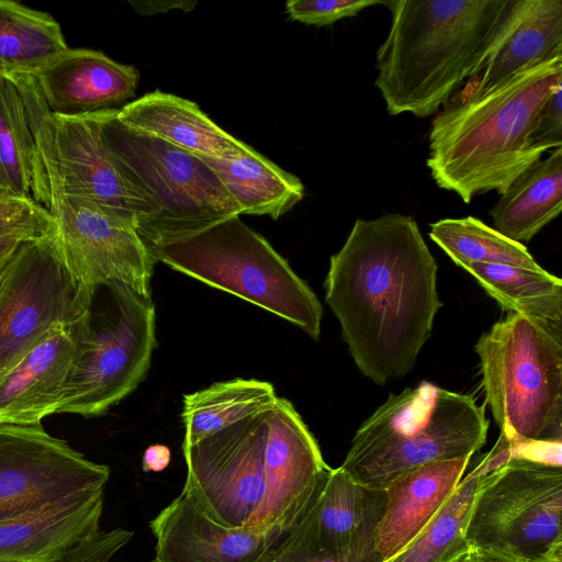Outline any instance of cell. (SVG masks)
<instances>
[{
  "label": "cell",
  "instance_id": "cell-1",
  "mask_svg": "<svg viewBox=\"0 0 562 562\" xmlns=\"http://www.w3.org/2000/svg\"><path fill=\"white\" fill-rule=\"evenodd\" d=\"M437 262L409 215L358 218L330 257L325 301L359 371L378 385L414 368L442 306Z\"/></svg>",
  "mask_w": 562,
  "mask_h": 562
},
{
  "label": "cell",
  "instance_id": "cell-2",
  "mask_svg": "<svg viewBox=\"0 0 562 562\" xmlns=\"http://www.w3.org/2000/svg\"><path fill=\"white\" fill-rule=\"evenodd\" d=\"M562 85V56L540 63L480 95L459 99L432 120L426 164L436 184L464 203L503 194L542 154L530 146L535 120Z\"/></svg>",
  "mask_w": 562,
  "mask_h": 562
},
{
  "label": "cell",
  "instance_id": "cell-3",
  "mask_svg": "<svg viewBox=\"0 0 562 562\" xmlns=\"http://www.w3.org/2000/svg\"><path fill=\"white\" fill-rule=\"evenodd\" d=\"M510 0H393L375 87L391 115L435 114L486 58Z\"/></svg>",
  "mask_w": 562,
  "mask_h": 562
},
{
  "label": "cell",
  "instance_id": "cell-4",
  "mask_svg": "<svg viewBox=\"0 0 562 562\" xmlns=\"http://www.w3.org/2000/svg\"><path fill=\"white\" fill-rule=\"evenodd\" d=\"M490 420L471 396L422 381L391 394L356 431L339 468L355 482L385 491L420 467L473 457Z\"/></svg>",
  "mask_w": 562,
  "mask_h": 562
},
{
  "label": "cell",
  "instance_id": "cell-5",
  "mask_svg": "<svg viewBox=\"0 0 562 562\" xmlns=\"http://www.w3.org/2000/svg\"><path fill=\"white\" fill-rule=\"evenodd\" d=\"M116 111L103 112L101 137L132 201L134 227L149 250L241 215L202 157L131 130Z\"/></svg>",
  "mask_w": 562,
  "mask_h": 562
},
{
  "label": "cell",
  "instance_id": "cell-6",
  "mask_svg": "<svg viewBox=\"0 0 562 562\" xmlns=\"http://www.w3.org/2000/svg\"><path fill=\"white\" fill-rule=\"evenodd\" d=\"M474 350L501 436L514 443L561 442L562 326L509 313Z\"/></svg>",
  "mask_w": 562,
  "mask_h": 562
},
{
  "label": "cell",
  "instance_id": "cell-7",
  "mask_svg": "<svg viewBox=\"0 0 562 562\" xmlns=\"http://www.w3.org/2000/svg\"><path fill=\"white\" fill-rule=\"evenodd\" d=\"M156 261L321 335L323 306L289 262L239 215L153 248Z\"/></svg>",
  "mask_w": 562,
  "mask_h": 562
},
{
  "label": "cell",
  "instance_id": "cell-8",
  "mask_svg": "<svg viewBox=\"0 0 562 562\" xmlns=\"http://www.w3.org/2000/svg\"><path fill=\"white\" fill-rule=\"evenodd\" d=\"M544 443L510 442L473 504L469 549L507 562H562V467L537 453Z\"/></svg>",
  "mask_w": 562,
  "mask_h": 562
},
{
  "label": "cell",
  "instance_id": "cell-9",
  "mask_svg": "<svg viewBox=\"0 0 562 562\" xmlns=\"http://www.w3.org/2000/svg\"><path fill=\"white\" fill-rule=\"evenodd\" d=\"M89 311L71 330L76 356L58 413L103 415L146 376L156 347L150 296L110 282L100 285Z\"/></svg>",
  "mask_w": 562,
  "mask_h": 562
},
{
  "label": "cell",
  "instance_id": "cell-10",
  "mask_svg": "<svg viewBox=\"0 0 562 562\" xmlns=\"http://www.w3.org/2000/svg\"><path fill=\"white\" fill-rule=\"evenodd\" d=\"M19 87L35 142L32 198L91 201L134 226L130 195L101 137L102 112L63 116L47 108L33 76L12 78Z\"/></svg>",
  "mask_w": 562,
  "mask_h": 562
},
{
  "label": "cell",
  "instance_id": "cell-11",
  "mask_svg": "<svg viewBox=\"0 0 562 562\" xmlns=\"http://www.w3.org/2000/svg\"><path fill=\"white\" fill-rule=\"evenodd\" d=\"M94 293L68 269L56 232L25 240L0 286V376L54 329L80 319Z\"/></svg>",
  "mask_w": 562,
  "mask_h": 562
},
{
  "label": "cell",
  "instance_id": "cell-12",
  "mask_svg": "<svg viewBox=\"0 0 562 562\" xmlns=\"http://www.w3.org/2000/svg\"><path fill=\"white\" fill-rule=\"evenodd\" d=\"M269 409L182 447L187 476L181 494L223 527L246 530L263 502Z\"/></svg>",
  "mask_w": 562,
  "mask_h": 562
},
{
  "label": "cell",
  "instance_id": "cell-13",
  "mask_svg": "<svg viewBox=\"0 0 562 562\" xmlns=\"http://www.w3.org/2000/svg\"><path fill=\"white\" fill-rule=\"evenodd\" d=\"M52 215L63 258L91 292L110 282L150 296L156 262L135 227L100 205L72 195H52L43 205Z\"/></svg>",
  "mask_w": 562,
  "mask_h": 562
},
{
  "label": "cell",
  "instance_id": "cell-14",
  "mask_svg": "<svg viewBox=\"0 0 562 562\" xmlns=\"http://www.w3.org/2000/svg\"><path fill=\"white\" fill-rule=\"evenodd\" d=\"M109 477L108 465L87 459L42 424H0V520L104 490Z\"/></svg>",
  "mask_w": 562,
  "mask_h": 562
},
{
  "label": "cell",
  "instance_id": "cell-15",
  "mask_svg": "<svg viewBox=\"0 0 562 562\" xmlns=\"http://www.w3.org/2000/svg\"><path fill=\"white\" fill-rule=\"evenodd\" d=\"M263 468L265 498L246 530L289 532L315 503L331 468L301 415L283 397L269 409Z\"/></svg>",
  "mask_w": 562,
  "mask_h": 562
},
{
  "label": "cell",
  "instance_id": "cell-16",
  "mask_svg": "<svg viewBox=\"0 0 562 562\" xmlns=\"http://www.w3.org/2000/svg\"><path fill=\"white\" fill-rule=\"evenodd\" d=\"M385 503V491L355 482L339 467L331 469L305 515L314 544L335 558L383 562L375 550V537Z\"/></svg>",
  "mask_w": 562,
  "mask_h": 562
},
{
  "label": "cell",
  "instance_id": "cell-17",
  "mask_svg": "<svg viewBox=\"0 0 562 562\" xmlns=\"http://www.w3.org/2000/svg\"><path fill=\"white\" fill-rule=\"evenodd\" d=\"M33 77L47 108L63 116L120 109L135 95L139 80L134 66L69 47Z\"/></svg>",
  "mask_w": 562,
  "mask_h": 562
},
{
  "label": "cell",
  "instance_id": "cell-18",
  "mask_svg": "<svg viewBox=\"0 0 562 562\" xmlns=\"http://www.w3.org/2000/svg\"><path fill=\"white\" fill-rule=\"evenodd\" d=\"M562 56V1L510 0L480 71L459 99L498 86L519 71Z\"/></svg>",
  "mask_w": 562,
  "mask_h": 562
},
{
  "label": "cell",
  "instance_id": "cell-19",
  "mask_svg": "<svg viewBox=\"0 0 562 562\" xmlns=\"http://www.w3.org/2000/svg\"><path fill=\"white\" fill-rule=\"evenodd\" d=\"M104 490L71 494L0 520V562H59L100 530Z\"/></svg>",
  "mask_w": 562,
  "mask_h": 562
},
{
  "label": "cell",
  "instance_id": "cell-20",
  "mask_svg": "<svg viewBox=\"0 0 562 562\" xmlns=\"http://www.w3.org/2000/svg\"><path fill=\"white\" fill-rule=\"evenodd\" d=\"M158 562H251L288 532L255 533L223 527L182 494L149 524Z\"/></svg>",
  "mask_w": 562,
  "mask_h": 562
},
{
  "label": "cell",
  "instance_id": "cell-21",
  "mask_svg": "<svg viewBox=\"0 0 562 562\" xmlns=\"http://www.w3.org/2000/svg\"><path fill=\"white\" fill-rule=\"evenodd\" d=\"M76 356L70 327L54 329L0 376V424L35 425L61 406Z\"/></svg>",
  "mask_w": 562,
  "mask_h": 562
},
{
  "label": "cell",
  "instance_id": "cell-22",
  "mask_svg": "<svg viewBox=\"0 0 562 562\" xmlns=\"http://www.w3.org/2000/svg\"><path fill=\"white\" fill-rule=\"evenodd\" d=\"M472 457L420 467L385 488L386 503L375 537L383 560L401 552L427 525L462 480Z\"/></svg>",
  "mask_w": 562,
  "mask_h": 562
},
{
  "label": "cell",
  "instance_id": "cell-23",
  "mask_svg": "<svg viewBox=\"0 0 562 562\" xmlns=\"http://www.w3.org/2000/svg\"><path fill=\"white\" fill-rule=\"evenodd\" d=\"M125 126L200 157H228L248 145L213 122L196 103L154 91L127 102L116 111Z\"/></svg>",
  "mask_w": 562,
  "mask_h": 562
},
{
  "label": "cell",
  "instance_id": "cell-24",
  "mask_svg": "<svg viewBox=\"0 0 562 562\" xmlns=\"http://www.w3.org/2000/svg\"><path fill=\"white\" fill-rule=\"evenodd\" d=\"M510 443L499 435L491 451L459 482L422 531L385 562H454L468 550L465 532L473 504Z\"/></svg>",
  "mask_w": 562,
  "mask_h": 562
},
{
  "label": "cell",
  "instance_id": "cell-25",
  "mask_svg": "<svg viewBox=\"0 0 562 562\" xmlns=\"http://www.w3.org/2000/svg\"><path fill=\"white\" fill-rule=\"evenodd\" d=\"M562 210V147L515 179L490 211L494 228L521 243L531 240Z\"/></svg>",
  "mask_w": 562,
  "mask_h": 562
},
{
  "label": "cell",
  "instance_id": "cell-26",
  "mask_svg": "<svg viewBox=\"0 0 562 562\" xmlns=\"http://www.w3.org/2000/svg\"><path fill=\"white\" fill-rule=\"evenodd\" d=\"M202 158L220 178L241 214L278 220L304 196V186L297 177L250 146L234 156Z\"/></svg>",
  "mask_w": 562,
  "mask_h": 562
},
{
  "label": "cell",
  "instance_id": "cell-27",
  "mask_svg": "<svg viewBox=\"0 0 562 562\" xmlns=\"http://www.w3.org/2000/svg\"><path fill=\"white\" fill-rule=\"evenodd\" d=\"M67 49L60 24L50 14L0 0V77L35 76Z\"/></svg>",
  "mask_w": 562,
  "mask_h": 562
},
{
  "label": "cell",
  "instance_id": "cell-28",
  "mask_svg": "<svg viewBox=\"0 0 562 562\" xmlns=\"http://www.w3.org/2000/svg\"><path fill=\"white\" fill-rule=\"evenodd\" d=\"M277 398L270 382L240 378L186 394L181 413L186 428L182 447L271 408Z\"/></svg>",
  "mask_w": 562,
  "mask_h": 562
},
{
  "label": "cell",
  "instance_id": "cell-29",
  "mask_svg": "<svg viewBox=\"0 0 562 562\" xmlns=\"http://www.w3.org/2000/svg\"><path fill=\"white\" fill-rule=\"evenodd\" d=\"M508 313L562 326V280L543 268L470 262L461 266Z\"/></svg>",
  "mask_w": 562,
  "mask_h": 562
},
{
  "label": "cell",
  "instance_id": "cell-30",
  "mask_svg": "<svg viewBox=\"0 0 562 562\" xmlns=\"http://www.w3.org/2000/svg\"><path fill=\"white\" fill-rule=\"evenodd\" d=\"M429 237L459 267L470 262L542 267L526 246L473 216L442 218L430 224Z\"/></svg>",
  "mask_w": 562,
  "mask_h": 562
},
{
  "label": "cell",
  "instance_id": "cell-31",
  "mask_svg": "<svg viewBox=\"0 0 562 562\" xmlns=\"http://www.w3.org/2000/svg\"><path fill=\"white\" fill-rule=\"evenodd\" d=\"M34 165L35 142L21 91L12 78L0 77V187L32 198Z\"/></svg>",
  "mask_w": 562,
  "mask_h": 562
},
{
  "label": "cell",
  "instance_id": "cell-32",
  "mask_svg": "<svg viewBox=\"0 0 562 562\" xmlns=\"http://www.w3.org/2000/svg\"><path fill=\"white\" fill-rule=\"evenodd\" d=\"M21 231L35 236L56 232L49 212L32 198L19 196L0 187V233Z\"/></svg>",
  "mask_w": 562,
  "mask_h": 562
},
{
  "label": "cell",
  "instance_id": "cell-33",
  "mask_svg": "<svg viewBox=\"0 0 562 562\" xmlns=\"http://www.w3.org/2000/svg\"><path fill=\"white\" fill-rule=\"evenodd\" d=\"M384 4L381 0H289L285 11L293 21L311 25H328L357 15L363 9Z\"/></svg>",
  "mask_w": 562,
  "mask_h": 562
},
{
  "label": "cell",
  "instance_id": "cell-34",
  "mask_svg": "<svg viewBox=\"0 0 562 562\" xmlns=\"http://www.w3.org/2000/svg\"><path fill=\"white\" fill-rule=\"evenodd\" d=\"M307 514V513H306ZM251 562H358L335 558L319 551L311 537L305 516L278 543Z\"/></svg>",
  "mask_w": 562,
  "mask_h": 562
},
{
  "label": "cell",
  "instance_id": "cell-35",
  "mask_svg": "<svg viewBox=\"0 0 562 562\" xmlns=\"http://www.w3.org/2000/svg\"><path fill=\"white\" fill-rule=\"evenodd\" d=\"M562 85L551 92L537 115L529 137L530 146L540 154L562 147Z\"/></svg>",
  "mask_w": 562,
  "mask_h": 562
},
{
  "label": "cell",
  "instance_id": "cell-36",
  "mask_svg": "<svg viewBox=\"0 0 562 562\" xmlns=\"http://www.w3.org/2000/svg\"><path fill=\"white\" fill-rule=\"evenodd\" d=\"M132 536L133 532L123 528L99 530L69 551L59 562H110L130 542Z\"/></svg>",
  "mask_w": 562,
  "mask_h": 562
},
{
  "label": "cell",
  "instance_id": "cell-37",
  "mask_svg": "<svg viewBox=\"0 0 562 562\" xmlns=\"http://www.w3.org/2000/svg\"><path fill=\"white\" fill-rule=\"evenodd\" d=\"M36 237L41 236H35L21 231L0 233V286L4 280L9 266L21 245L25 240Z\"/></svg>",
  "mask_w": 562,
  "mask_h": 562
},
{
  "label": "cell",
  "instance_id": "cell-38",
  "mask_svg": "<svg viewBox=\"0 0 562 562\" xmlns=\"http://www.w3.org/2000/svg\"><path fill=\"white\" fill-rule=\"evenodd\" d=\"M171 460V451L165 445H151L143 454V470L159 472L165 470Z\"/></svg>",
  "mask_w": 562,
  "mask_h": 562
},
{
  "label": "cell",
  "instance_id": "cell-39",
  "mask_svg": "<svg viewBox=\"0 0 562 562\" xmlns=\"http://www.w3.org/2000/svg\"><path fill=\"white\" fill-rule=\"evenodd\" d=\"M454 562H507L505 560L498 559L496 557L486 554L484 552L469 549L464 554H462Z\"/></svg>",
  "mask_w": 562,
  "mask_h": 562
},
{
  "label": "cell",
  "instance_id": "cell-40",
  "mask_svg": "<svg viewBox=\"0 0 562 562\" xmlns=\"http://www.w3.org/2000/svg\"><path fill=\"white\" fill-rule=\"evenodd\" d=\"M151 562H158L156 559H154Z\"/></svg>",
  "mask_w": 562,
  "mask_h": 562
}]
</instances>
